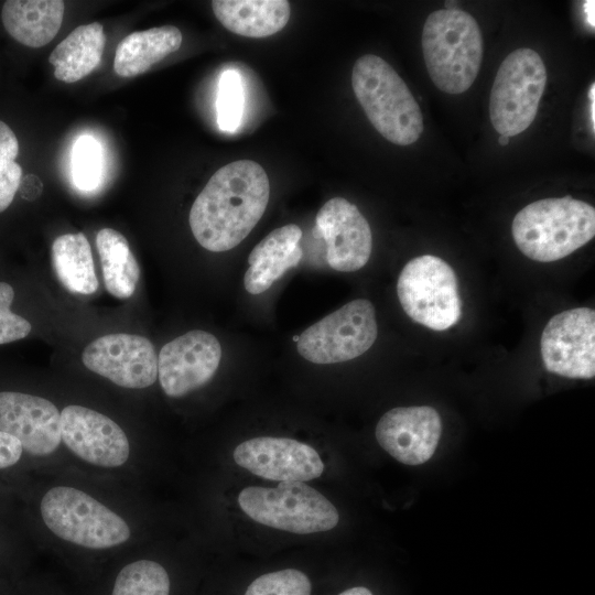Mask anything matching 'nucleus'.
Returning a JSON list of instances; mask_svg holds the SVG:
<instances>
[{
  "mask_svg": "<svg viewBox=\"0 0 595 595\" xmlns=\"http://www.w3.org/2000/svg\"><path fill=\"white\" fill-rule=\"evenodd\" d=\"M234 459L253 475L279 483L312 480L324 472V463L312 446L288 437L247 440L236 446Z\"/></svg>",
  "mask_w": 595,
  "mask_h": 595,
  "instance_id": "obj_13",
  "label": "nucleus"
},
{
  "mask_svg": "<svg viewBox=\"0 0 595 595\" xmlns=\"http://www.w3.org/2000/svg\"><path fill=\"white\" fill-rule=\"evenodd\" d=\"M302 230L289 224L272 230L250 252L244 285L250 294L267 291L284 272L299 264L303 251L299 245Z\"/></svg>",
  "mask_w": 595,
  "mask_h": 595,
  "instance_id": "obj_18",
  "label": "nucleus"
},
{
  "mask_svg": "<svg viewBox=\"0 0 595 595\" xmlns=\"http://www.w3.org/2000/svg\"><path fill=\"white\" fill-rule=\"evenodd\" d=\"M511 232L528 258L551 262L586 245L595 236V209L571 196L536 201L515 216Z\"/></svg>",
  "mask_w": 595,
  "mask_h": 595,
  "instance_id": "obj_2",
  "label": "nucleus"
},
{
  "mask_svg": "<svg viewBox=\"0 0 595 595\" xmlns=\"http://www.w3.org/2000/svg\"><path fill=\"white\" fill-rule=\"evenodd\" d=\"M244 112V87L240 75L225 71L218 83L217 122L221 130L234 132L240 125Z\"/></svg>",
  "mask_w": 595,
  "mask_h": 595,
  "instance_id": "obj_28",
  "label": "nucleus"
},
{
  "mask_svg": "<svg viewBox=\"0 0 595 595\" xmlns=\"http://www.w3.org/2000/svg\"><path fill=\"white\" fill-rule=\"evenodd\" d=\"M309 577L295 569L266 573L250 583L245 595H311Z\"/></svg>",
  "mask_w": 595,
  "mask_h": 595,
  "instance_id": "obj_29",
  "label": "nucleus"
},
{
  "mask_svg": "<svg viewBox=\"0 0 595 595\" xmlns=\"http://www.w3.org/2000/svg\"><path fill=\"white\" fill-rule=\"evenodd\" d=\"M238 504L255 521L299 534L328 531L339 520L334 505L303 482H280L275 488L247 487Z\"/></svg>",
  "mask_w": 595,
  "mask_h": 595,
  "instance_id": "obj_5",
  "label": "nucleus"
},
{
  "mask_svg": "<svg viewBox=\"0 0 595 595\" xmlns=\"http://www.w3.org/2000/svg\"><path fill=\"white\" fill-rule=\"evenodd\" d=\"M65 4L61 0H8L2 7L6 31L19 43L42 47L61 29Z\"/></svg>",
  "mask_w": 595,
  "mask_h": 595,
  "instance_id": "obj_19",
  "label": "nucleus"
},
{
  "mask_svg": "<svg viewBox=\"0 0 595 595\" xmlns=\"http://www.w3.org/2000/svg\"><path fill=\"white\" fill-rule=\"evenodd\" d=\"M13 299V288L0 281V345L26 337L32 328L29 321L11 312Z\"/></svg>",
  "mask_w": 595,
  "mask_h": 595,
  "instance_id": "obj_30",
  "label": "nucleus"
},
{
  "mask_svg": "<svg viewBox=\"0 0 595 595\" xmlns=\"http://www.w3.org/2000/svg\"><path fill=\"white\" fill-rule=\"evenodd\" d=\"M40 510L55 536L84 548L108 549L130 538V528L120 516L73 487L51 488L43 496Z\"/></svg>",
  "mask_w": 595,
  "mask_h": 595,
  "instance_id": "obj_6",
  "label": "nucleus"
},
{
  "mask_svg": "<svg viewBox=\"0 0 595 595\" xmlns=\"http://www.w3.org/2000/svg\"><path fill=\"white\" fill-rule=\"evenodd\" d=\"M221 358L218 339L191 331L166 343L158 356V377L166 396L180 398L207 383Z\"/></svg>",
  "mask_w": 595,
  "mask_h": 595,
  "instance_id": "obj_12",
  "label": "nucleus"
},
{
  "mask_svg": "<svg viewBox=\"0 0 595 595\" xmlns=\"http://www.w3.org/2000/svg\"><path fill=\"white\" fill-rule=\"evenodd\" d=\"M313 232L325 240L326 261L336 271L359 270L370 258V226L359 209L343 197L331 198L321 207Z\"/></svg>",
  "mask_w": 595,
  "mask_h": 595,
  "instance_id": "obj_14",
  "label": "nucleus"
},
{
  "mask_svg": "<svg viewBox=\"0 0 595 595\" xmlns=\"http://www.w3.org/2000/svg\"><path fill=\"white\" fill-rule=\"evenodd\" d=\"M96 246L107 291L119 299L131 296L139 281L140 269L128 240L112 228H102L96 236Z\"/></svg>",
  "mask_w": 595,
  "mask_h": 595,
  "instance_id": "obj_24",
  "label": "nucleus"
},
{
  "mask_svg": "<svg viewBox=\"0 0 595 595\" xmlns=\"http://www.w3.org/2000/svg\"><path fill=\"white\" fill-rule=\"evenodd\" d=\"M351 87L374 128L388 141L409 145L421 137V109L403 79L383 58L360 56L353 67Z\"/></svg>",
  "mask_w": 595,
  "mask_h": 595,
  "instance_id": "obj_4",
  "label": "nucleus"
},
{
  "mask_svg": "<svg viewBox=\"0 0 595 595\" xmlns=\"http://www.w3.org/2000/svg\"><path fill=\"white\" fill-rule=\"evenodd\" d=\"M269 196V178L259 163L239 160L221 166L191 207L195 239L213 252L235 248L262 217Z\"/></svg>",
  "mask_w": 595,
  "mask_h": 595,
  "instance_id": "obj_1",
  "label": "nucleus"
},
{
  "mask_svg": "<svg viewBox=\"0 0 595 595\" xmlns=\"http://www.w3.org/2000/svg\"><path fill=\"white\" fill-rule=\"evenodd\" d=\"M0 430L14 436L29 454L48 455L62 441L61 412L42 397L2 391Z\"/></svg>",
  "mask_w": 595,
  "mask_h": 595,
  "instance_id": "obj_17",
  "label": "nucleus"
},
{
  "mask_svg": "<svg viewBox=\"0 0 595 595\" xmlns=\"http://www.w3.org/2000/svg\"><path fill=\"white\" fill-rule=\"evenodd\" d=\"M18 153L14 132L0 120V213L10 206L21 184L22 167L15 162Z\"/></svg>",
  "mask_w": 595,
  "mask_h": 595,
  "instance_id": "obj_26",
  "label": "nucleus"
},
{
  "mask_svg": "<svg viewBox=\"0 0 595 595\" xmlns=\"http://www.w3.org/2000/svg\"><path fill=\"white\" fill-rule=\"evenodd\" d=\"M170 577L158 562L139 560L118 573L111 595H169Z\"/></svg>",
  "mask_w": 595,
  "mask_h": 595,
  "instance_id": "obj_25",
  "label": "nucleus"
},
{
  "mask_svg": "<svg viewBox=\"0 0 595 595\" xmlns=\"http://www.w3.org/2000/svg\"><path fill=\"white\" fill-rule=\"evenodd\" d=\"M83 363L89 370L123 388H147L158 378L154 346L140 335L115 333L101 336L86 346Z\"/></svg>",
  "mask_w": 595,
  "mask_h": 595,
  "instance_id": "obj_11",
  "label": "nucleus"
},
{
  "mask_svg": "<svg viewBox=\"0 0 595 595\" xmlns=\"http://www.w3.org/2000/svg\"><path fill=\"white\" fill-rule=\"evenodd\" d=\"M422 52L434 85L447 94H462L473 85L482 65V31L465 11L436 10L423 25Z\"/></svg>",
  "mask_w": 595,
  "mask_h": 595,
  "instance_id": "obj_3",
  "label": "nucleus"
},
{
  "mask_svg": "<svg viewBox=\"0 0 595 595\" xmlns=\"http://www.w3.org/2000/svg\"><path fill=\"white\" fill-rule=\"evenodd\" d=\"M510 141V137L507 134H500L498 142L500 145H507Z\"/></svg>",
  "mask_w": 595,
  "mask_h": 595,
  "instance_id": "obj_35",
  "label": "nucleus"
},
{
  "mask_svg": "<svg viewBox=\"0 0 595 595\" xmlns=\"http://www.w3.org/2000/svg\"><path fill=\"white\" fill-rule=\"evenodd\" d=\"M106 44L102 25L93 22L74 29L51 53L54 76L75 83L89 75L100 63Z\"/></svg>",
  "mask_w": 595,
  "mask_h": 595,
  "instance_id": "obj_22",
  "label": "nucleus"
},
{
  "mask_svg": "<svg viewBox=\"0 0 595 595\" xmlns=\"http://www.w3.org/2000/svg\"><path fill=\"white\" fill-rule=\"evenodd\" d=\"M61 437L79 458L93 465L118 467L129 457L130 445L122 429L107 415L71 404L61 412Z\"/></svg>",
  "mask_w": 595,
  "mask_h": 595,
  "instance_id": "obj_15",
  "label": "nucleus"
},
{
  "mask_svg": "<svg viewBox=\"0 0 595 595\" xmlns=\"http://www.w3.org/2000/svg\"><path fill=\"white\" fill-rule=\"evenodd\" d=\"M22 451L21 443L14 436L0 430V468L18 463Z\"/></svg>",
  "mask_w": 595,
  "mask_h": 595,
  "instance_id": "obj_31",
  "label": "nucleus"
},
{
  "mask_svg": "<svg viewBox=\"0 0 595 595\" xmlns=\"http://www.w3.org/2000/svg\"><path fill=\"white\" fill-rule=\"evenodd\" d=\"M338 595H374L368 588L363 586L351 587Z\"/></svg>",
  "mask_w": 595,
  "mask_h": 595,
  "instance_id": "obj_34",
  "label": "nucleus"
},
{
  "mask_svg": "<svg viewBox=\"0 0 595 595\" xmlns=\"http://www.w3.org/2000/svg\"><path fill=\"white\" fill-rule=\"evenodd\" d=\"M212 9L227 30L247 37L273 35L290 19V3L285 0H214Z\"/></svg>",
  "mask_w": 595,
  "mask_h": 595,
  "instance_id": "obj_20",
  "label": "nucleus"
},
{
  "mask_svg": "<svg viewBox=\"0 0 595 595\" xmlns=\"http://www.w3.org/2000/svg\"><path fill=\"white\" fill-rule=\"evenodd\" d=\"M540 347L548 371L566 378H593L595 311L575 307L555 314L542 332Z\"/></svg>",
  "mask_w": 595,
  "mask_h": 595,
  "instance_id": "obj_10",
  "label": "nucleus"
},
{
  "mask_svg": "<svg viewBox=\"0 0 595 595\" xmlns=\"http://www.w3.org/2000/svg\"><path fill=\"white\" fill-rule=\"evenodd\" d=\"M104 169L102 149L90 136L77 139L73 150V177L76 186L83 191L96 188Z\"/></svg>",
  "mask_w": 595,
  "mask_h": 595,
  "instance_id": "obj_27",
  "label": "nucleus"
},
{
  "mask_svg": "<svg viewBox=\"0 0 595 595\" xmlns=\"http://www.w3.org/2000/svg\"><path fill=\"white\" fill-rule=\"evenodd\" d=\"M588 98H589V120L592 123V131L594 133L595 131V85L594 84H592L589 88Z\"/></svg>",
  "mask_w": 595,
  "mask_h": 595,
  "instance_id": "obj_33",
  "label": "nucleus"
},
{
  "mask_svg": "<svg viewBox=\"0 0 595 595\" xmlns=\"http://www.w3.org/2000/svg\"><path fill=\"white\" fill-rule=\"evenodd\" d=\"M442 433L437 411L428 405L387 411L376 426L379 445L405 465H420L434 454Z\"/></svg>",
  "mask_w": 595,
  "mask_h": 595,
  "instance_id": "obj_16",
  "label": "nucleus"
},
{
  "mask_svg": "<svg viewBox=\"0 0 595 595\" xmlns=\"http://www.w3.org/2000/svg\"><path fill=\"white\" fill-rule=\"evenodd\" d=\"M377 335L372 303L356 299L302 332L296 340V349L303 358L314 364L343 363L366 353Z\"/></svg>",
  "mask_w": 595,
  "mask_h": 595,
  "instance_id": "obj_9",
  "label": "nucleus"
},
{
  "mask_svg": "<svg viewBox=\"0 0 595 595\" xmlns=\"http://www.w3.org/2000/svg\"><path fill=\"white\" fill-rule=\"evenodd\" d=\"M594 8H595V1H593V0H587V1H584V2H583V11H584V13H585V19H586L587 24H588L592 29H594V26H595Z\"/></svg>",
  "mask_w": 595,
  "mask_h": 595,
  "instance_id": "obj_32",
  "label": "nucleus"
},
{
  "mask_svg": "<svg viewBox=\"0 0 595 595\" xmlns=\"http://www.w3.org/2000/svg\"><path fill=\"white\" fill-rule=\"evenodd\" d=\"M182 33L174 25H163L127 35L118 44L113 71L120 77H134L176 52L182 44Z\"/></svg>",
  "mask_w": 595,
  "mask_h": 595,
  "instance_id": "obj_21",
  "label": "nucleus"
},
{
  "mask_svg": "<svg viewBox=\"0 0 595 595\" xmlns=\"http://www.w3.org/2000/svg\"><path fill=\"white\" fill-rule=\"evenodd\" d=\"M52 262L61 283L71 292L93 294L98 288L91 248L82 232L65 234L52 245Z\"/></svg>",
  "mask_w": 595,
  "mask_h": 595,
  "instance_id": "obj_23",
  "label": "nucleus"
},
{
  "mask_svg": "<svg viewBox=\"0 0 595 595\" xmlns=\"http://www.w3.org/2000/svg\"><path fill=\"white\" fill-rule=\"evenodd\" d=\"M547 85L540 55L527 47L511 52L500 64L490 93V122L499 134L524 131L536 119Z\"/></svg>",
  "mask_w": 595,
  "mask_h": 595,
  "instance_id": "obj_8",
  "label": "nucleus"
},
{
  "mask_svg": "<svg viewBox=\"0 0 595 595\" xmlns=\"http://www.w3.org/2000/svg\"><path fill=\"white\" fill-rule=\"evenodd\" d=\"M397 294L405 314L434 331H445L461 320L457 277L443 259L423 255L401 270Z\"/></svg>",
  "mask_w": 595,
  "mask_h": 595,
  "instance_id": "obj_7",
  "label": "nucleus"
}]
</instances>
